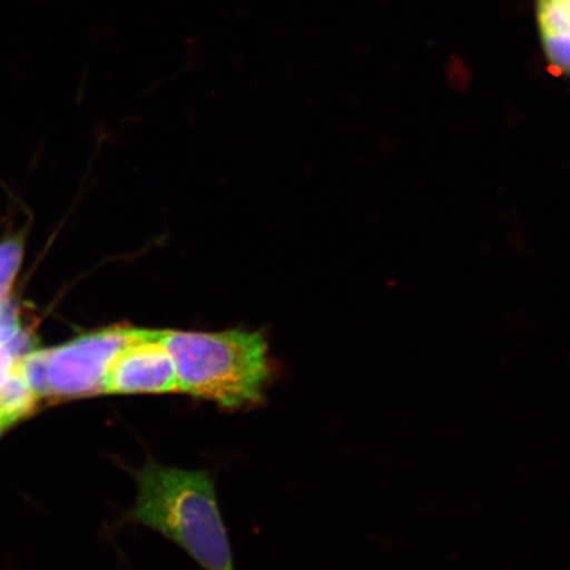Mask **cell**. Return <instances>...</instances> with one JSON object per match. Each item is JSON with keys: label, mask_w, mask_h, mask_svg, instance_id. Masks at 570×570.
Returning <instances> with one entry per match:
<instances>
[{"label": "cell", "mask_w": 570, "mask_h": 570, "mask_svg": "<svg viewBox=\"0 0 570 570\" xmlns=\"http://www.w3.org/2000/svg\"><path fill=\"white\" fill-rule=\"evenodd\" d=\"M178 392L163 331L140 330L119 352L105 380V394L161 395Z\"/></svg>", "instance_id": "4"}, {"label": "cell", "mask_w": 570, "mask_h": 570, "mask_svg": "<svg viewBox=\"0 0 570 570\" xmlns=\"http://www.w3.org/2000/svg\"><path fill=\"white\" fill-rule=\"evenodd\" d=\"M13 366L16 361L6 345H0V389L4 386L13 374Z\"/></svg>", "instance_id": "10"}, {"label": "cell", "mask_w": 570, "mask_h": 570, "mask_svg": "<svg viewBox=\"0 0 570 570\" xmlns=\"http://www.w3.org/2000/svg\"><path fill=\"white\" fill-rule=\"evenodd\" d=\"M163 341L181 394L233 411L265 402L273 366L261 332L163 331Z\"/></svg>", "instance_id": "2"}, {"label": "cell", "mask_w": 570, "mask_h": 570, "mask_svg": "<svg viewBox=\"0 0 570 570\" xmlns=\"http://www.w3.org/2000/svg\"><path fill=\"white\" fill-rule=\"evenodd\" d=\"M539 26L548 59L570 75V11L564 0H539Z\"/></svg>", "instance_id": "5"}, {"label": "cell", "mask_w": 570, "mask_h": 570, "mask_svg": "<svg viewBox=\"0 0 570 570\" xmlns=\"http://www.w3.org/2000/svg\"><path fill=\"white\" fill-rule=\"evenodd\" d=\"M49 355L51 351H33L20 362L21 380L38 399L51 395L48 381Z\"/></svg>", "instance_id": "7"}, {"label": "cell", "mask_w": 570, "mask_h": 570, "mask_svg": "<svg viewBox=\"0 0 570 570\" xmlns=\"http://www.w3.org/2000/svg\"><path fill=\"white\" fill-rule=\"evenodd\" d=\"M137 330L127 325L105 327L53 348L48 366L49 396L105 394V380L111 363L134 338Z\"/></svg>", "instance_id": "3"}, {"label": "cell", "mask_w": 570, "mask_h": 570, "mask_svg": "<svg viewBox=\"0 0 570 570\" xmlns=\"http://www.w3.org/2000/svg\"><path fill=\"white\" fill-rule=\"evenodd\" d=\"M138 494L128 520L163 534L205 570H235L216 487L205 470L164 466L153 459L135 473Z\"/></svg>", "instance_id": "1"}, {"label": "cell", "mask_w": 570, "mask_h": 570, "mask_svg": "<svg viewBox=\"0 0 570 570\" xmlns=\"http://www.w3.org/2000/svg\"><path fill=\"white\" fill-rule=\"evenodd\" d=\"M39 399L36 397L19 373H13L10 381L0 389V407L9 415L13 423L30 415Z\"/></svg>", "instance_id": "6"}, {"label": "cell", "mask_w": 570, "mask_h": 570, "mask_svg": "<svg viewBox=\"0 0 570 570\" xmlns=\"http://www.w3.org/2000/svg\"><path fill=\"white\" fill-rule=\"evenodd\" d=\"M566 4L568 6V9L570 11V0H564Z\"/></svg>", "instance_id": "11"}, {"label": "cell", "mask_w": 570, "mask_h": 570, "mask_svg": "<svg viewBox=\"0 0 570 570\" xmlns=\"http://www.w3.org/2000/svg\"><path fill=\"white\" fill-rule=\"evenodd\" d=\"M21 330L19 305L7 297L0 303V345L9 344Z\"/></svg>", "instance_id": "9"}, {"label": "cell", "mask_w": 570, "mask_h": 570, "mask_svg": "<svg viewBox=\"0 0 570 570\" xmlns=\"http://www.w3.org/2000/svg\"><path fill=\"white\" fill-rule=\"evenodd\" d=\"M21 258H23V240L20 237L7 239L0 244V303L9 296Z\"/></svg>", "instance_id": "8"}]
</instances>
